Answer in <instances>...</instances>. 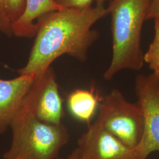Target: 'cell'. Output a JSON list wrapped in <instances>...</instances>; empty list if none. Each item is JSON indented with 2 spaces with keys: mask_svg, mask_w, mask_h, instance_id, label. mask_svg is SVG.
<instances>
[{
  "mask_svg": "<svg viewBox=\"0 0 159 159\" xmlns=\"http://www.w3.org/2000/svg\"><path fill=\"white\" fill-rule=\"evenodd\" d=\"M107 14L104 4H97L84 8L62 9L41 17L28 61L18 73L39 76L63 54L84 62L89 49L99 37L92 27Z\"/></svg>",
  "mask_w": 159,
  "mask_h": 159,
  "instance_id": "obj_1",
  "label": "cell"
},
{
  "mask_svg": "<svg viewBox=\"0 0 159 159\" xmlns=\"http://www.w3.org/2000/svg\"><path fill=\"white\" fill-rule=\"evenodd\" d=\"M46 81V71L39 75L12 121V140L4 159H58L70 140L63 123L52 125L39 119L36 104Z\"/></svg>",
  "mask_w": 159,
  "mask_h": 159,
  "instance_id": "obj_2",
  "label": "cell"
},
{
  "mask_svg": "<svg viewBox=\"0 0 159 159\" xmlns=\"http://www.w3.org/2000/svg\"><path fill=\"white\" fill-rule=\"evenodd\" d=\"M150 0H111L107 7L111 18L113 55L104 79L111 80L124 70L139 71L144 65L143 25Z\"/></svg>",
  "mask_w": 159,
  "mask_h": 159,
  "instance_id": "obj_3",
  "label": "cell"
},
{
  "mask_svg": "<svg viewBox=\"0 0 159 159\" xmlns=\"http://www.w3.org/2000/svg\"><path fill=\"white\" fill-rule=\"evenodd\" d=\"M98 120L103 127L126 146L136 148L142 140L144 121L138 104L126 100L114 89L102 97L98 104Z\"/></svg>",
  "mask_w": 159,
  "mask_h": 159,
  "instance_id": "obj_4",
  "label": "cell"
},
{
  "mask_svg": "<svg viewBox=\"0 0 159 159\" xmlns=\"http://www.w3.org/2000/svg\"><path fill=\"white\" fill-rule=\"evenodd\" d=\"M79 159H146L142 146H126L97 119L77 140Z\"/></svg>",
  "mask_w": 159,
  "mask_h": 159,
  "instance_id": "obj_5",
  "label": "cell"
},
{
  "mask_svg": "<svg viewBox=\"0 0 159 159\" xmlns=\"http://www.w3.org/2000/svg\"><path fill=\"white\" fill-rule=\"evenodd\" d=\"M134 90L144 121V132L140 145L148 157L159 152V79L153 73L138 74Z\"/></svg>",
  "mask_w": 159,
  "mask_h": 159,
  "instance_id": "obj_6",
  "label": "cell"
},
{
  "mask_svg": "<svg viewBox=\"0 0 159 159\" xmlns=\"http://www.w3.org/2000/svg\"><path fill=\"white\" fill-rule=\"evenodd\" d=\"M38 76L19 75L13 79H0V135L10 127L23 100Z\"/></svg>",
  "mask_w": 159,
  "mask_h": 159,
  "instance_id": "obj_7",
  "label": "cell"
},
{
  "mask_svg": "<svg viewBox=\"0 0 159 159\" xmlns=\"http://www.w3.org/2000/svg\"><path fill=\"white\" fill-rule=\"evenodd\" d=\"M35 113L39 119L47 123H62L64 114L62 98L58 90L56 75L51 67L46 71V81L36 104Z\"/></svg>",
  "mask_w": 159,
  "mask_h": 159,
  "instance_id": "obj_8",
  "label": "cell"
},
{
  "mask_svg": "<svg viewBox=\"0 0 159 159\" xmlns=\"http://www.w3.org/2000/svg\"><path fill=\"white\" fill-rule=\"evenodd\" d=\"M62 9L55 0H25L23 14L11 24V33L18 37H33L38 30L35 20L38 23L41 17Z\"/></svg>",
  "mask_w": 159,
  "mask_h": 159,
  "instance_id": "obj_9",
  "label": "cell"
},
{
  "mask_svg": "<svg viewBox=\"0 0 159 159\" xmlns=\"http://www.w3.org/2000/svg\"><path fill=\"white\" fill-rule=\"evenodd\" d=\"M98 100L93 90L76 89L68 94L67 107L74 118L89 122L98 107Z\"/></svg>",
  "mask_w": 159,
  "mask_h": 159,
  "instance_id": "obj_10",
  "label": "cell"
},
{
  "mask_svg": "<svg viewBox=\"0 0 159 159\" xmlns=\"http://www.w3.org/2000/svg\"><path fill=\"white\" fill-rule=\"evenodd\" d=\"M154 36L147 52L144 54V61L148 64L152 73L159 79V18L154 20Z\"/></svg>",
  "mask_w": 159,
  "mask_h": 159,
  "instance_id": "obj_11",
  "label": "cell"
},
{
  "mask_svg": "<svg viewBox=\"0 0 159 159\" xmlns=\"http://www.w3.org/2000/svg\"><path fill=\"white\" fill-rule=\"evenodd\" d=\"M6 18L10 24L23 14L25 6V0H1Z\"/></svg>",
  "mask_w": 159,
  "mask_h": 159,
  "instance_id": "obj_12",
  "label": "cell"
},
{
  "mask_svg": "<svg viewBox=\"0 0 159 159\" xmlns=\"http://www.w3.org/2000/svg\"><path fill=\"white\" fill-rule=\"evenodd\" d=\"M58 5L63 9L65 8H84L91 6L96 0H55Z\"/></svg>",
  "mask_w": 159,
  "mask_h": 159,
  "instance_id": "obj_13",
  "label": "cell"
},
{
  "mask_svg": "<svg viewBox=\"0 0 159 159\" xmlns=\"http://www.w3.org/2000/svg\"><path fill=\"white\" fill-rule=\"evenodd\" d=\"M0 30L6 34H10L11 33V24L6 18L1 0H0Z\"/></svg>",
  "mask_w": 159,
  "mask_h": 159,
  "instance_id": "obj_14",
  "label": "cell"
},
{
  "mask_svg": "<svg viewBox=\"0 0 159 159\" xmlns=\"http://www.w3.org/2000/svg\"><path fill=\"white\" fill-rule=\"evenodd\" d=\"M159 18V0H150L146 20Z\"/></svg>",
  "mask_w": 159,
  "mask_h": 159,
  "instance_id": "obj_15",
  "label": "cell"
},
{
  "mask_svg": "<svg viewBox=\"0 0 159 159\" xmlns=\"http://www.w3.org/2000/svg\"><path fill=\"white\" fill-rule=\"evenodd\" d=\"M79 159V157H78V154H77V150L75 148L73 151L71 152V153L70 154L68 155V156L67 157L66 159H63V158H61V159Z\"/></svg>",
  "mask_w": 159,
  "mask_h": 159,
  "instance_id": "obj_16",
  "label": "cell"
},
{
  "mask_svg": "<svg viewBox=\"0 0 159 159\" xmlns=\"http://www.w3.org/2000/svg\"><path fill=\"white\" fill-rule=\"evenodd\" d=\"M111 0H96L97 4H104L107 1H110Z\"/></svg>",
  "mask_w": 159,
  "mask_h": 159,
  "instance_id": "obj_17",
  "label": "cell"
},
{
  "mask_svg": "<svg viewBox=\"0 0 159 159\" xmlns=\"http://www.w3.org/2000/svg\"><path fill=\"white\" fill-rule=\"evenodd\" d=\"M158 159H159V158H158Z\"/></svg>",
  "mask_w": 159,
  "mask_h": 159,
  "instance_id": "obj_18",
  "label": "cell"
}]
</instances>
